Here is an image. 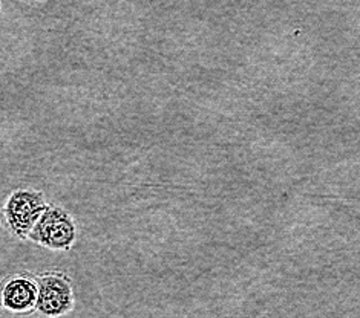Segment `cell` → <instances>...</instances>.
Listing matches in <instances>:
<instances>
[{"label":"cell","instance_id":"5","mask_svg":"<svg viewBox=\"0 0 360 318\" xmlns=\"http://www.w3.org/2000/svg\"><path fill=\"white\" fill-rule=\"evenodd\" d=\"M0 11H2V2H0Z\"/></svg>","mask_w":360,"mask_h":318},{"label":"cell","instance_id":"1","mask_svg":"<svg viewBox=\"0 0 360 318\" xmlns=\"http://www.w3.org/2000/svg\"><path fill=\"white\" fill-rule=\"evenodd\" d=\"M79 239V227L70 211L54 204H48L36 225L28 234L30 242L49 251H70Z\"/></svg>","mask_w":360,"mask_h":318},{"label":"cell","instance_id":"2","mask_svg":"<svg viewBox=\"0 0 360 318\" xmlns=\"http://www.w3.org/2000/svg\"><path fill=\"white\" fill-rule=\"evenodd\" d=\"M46 205L44 192L34 188H15L8 194L0 211L4 227L15 239L27 240Z\"/></svg>","mask_w":360,"mask_h":318},{"label":"cell","instance_id":"3","mask_svg":"<svg viewBox=\"0 0 360 318\" xmlns=\"http://www.w3.org/2000/svg\"><path fill=\"white\" fill-rule=\"evenodd\" d=\"M37 302L36 311L45 318H62L75 305L72 280L63 271H45L36 276Z\"/></svg>","mask_w":360,"mask_h":318},{"label":"cell","instance_id":"4","mask_svg":"<svg viewBox=\"0 0 360 318\" xmlns=\"http://www.w3.org/2000/svg\"><path fill=\"white\" fill-rule=\"evenodd\" d=\"M37 281L28 272L13 274L0 285V307L6 312L25 315L36 311Z\"/></svg>","mask_w":360,"mask_h":318}]
</instances>
